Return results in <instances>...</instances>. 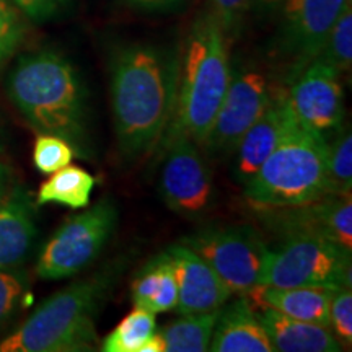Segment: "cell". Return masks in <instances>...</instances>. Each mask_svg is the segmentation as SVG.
Instances as JSON below:
<instances>
[{
  "mask_svg": "<svg viewBox=\"0 0 352 352\" xmlns=\"http://www.w3.org/2000/svg\"><path fill=\"white\" fill-rule=\"evenodd\" d=\"M272 95L267 78L258 70L232 72L226 96L202 145L212 152H235L236 144L267 108Z\"/></svg>",
  "mask_w": 352,
  "mask_h": 352,
  "instance_id": "12",
  "label": "cell"
},
{
  "mask_svg": "<svg viewBox=\"0 0 352 352\" xmlns=\"http://www.w3.org/2000/svg\"><path fill=\"white\" fill-rule=\"evenodd\" d=\"M96 184L95 176L77 165H67L50 175L36 192V204H59L70 209H83L90 204Z\"/></svg>",
  "mask_w": 352,
  "mask_h": 352,
  "instance_id": "21",
  "label": "cell"
},
{
  "mask_svg": "<svg viewBox=\"0 0 352 352\" xmlns=\"http://www.w3.org/2000/svg\"><path fill=\"white\" fill-rule=\"evenodd\" d=\"M296 121L285 90H277L261 116L250 126L235 147V173L241 183L248 182L284 138Z\"/></svg>",
  "mask_w": 352,
  "mask_h": 352,
  "instance_id": "15",
  "label": "cell"
},
{
  "mask_svg": "<svg viewBox=\"0 0 352 352\" xmlns=\"http://www.w3.org/2000/svg\"><path fill=\"white\" fill-rule=\"evenodd\" d=\"M329 329L347 349L352 346V292L351 287L334 289L329 302Z\"/></svg>",
  "mask_w": 352,
  "mask_h": 352,
  "instance_id": "29",
  "label": "cell"
},
{
  "mask_svg": "<svg viewBox=\"0 0 352 352\" xmlns=\"http://www.w3.org/2000/svg\"><path fill=\"white\" fill-rule=\"evenodd\" d=\"M36 235L32 197L23 188H15L0 201V271L21 266Z\"/></svg>",
  "mask_w": 352,
  "mask_h": 352,
  "instance_id": "17",
  "label": "cell"
},
{
  "mask_svg": "<svg viewBox=\"0 0 352 352\" xmlns=\"http://www.w3.org/2000/svg\"><path fill=\"white\" fill-rule=\"evenodd\" d=\"M209 2L223 33L228 34L236 28L245 13L252 7L253 0H209Z\"/></svg>",
  "mask_w": 352,
  "mask_h": 352,
  "instance_id": "30",
  "label": "cell"
},
{
  "mask_svg": "<svg viewBox=\"0 0 352 352\" xmlns=\"http://www.w3.org/2000/svg\"><path fill=\"white\" fill-rule=\"evenodd\" d=\"M139 352H165V344L162 336L158 334V331H155L153 336L148 338L147 341L144 342L142 347H140Z\"/></svg>",
  "mask_w": 352,
  "mask_h": 352,
  "instance_id": "33",
  "label": "cell"
},
{
  "mask_svg": "<svg viewBox=\"0 0 352 352\" xmlns=\"http://www.w3.org/2000/svg\"><path fill=\"white\" fill-rule=\"evenodd\" d=\"M219 310L182 315L178 320L165 324L158 331L162 340H164L165 352L209 351Z\"/></svg>",
  "mask_w": 352,
  "mask_h": 352,
  "instance_id": "22",
  "label": "cell"
},
{
  "mask_svg": "<svg viewBox=\"0 0 352 352\" xmlns=\"http://www.w3.org/2000/svg\"><path fill=\"white\" fill-rule=\"evenodd\" d=\"M30 292V276L20 266L0 271V328L23 305Z\"/></svg>",
  "mask_w": 352,
  "mask_h": 352,
  "instance_id": "27",
  "label": "cell"
},
{
  "mask_svg": "<svg viewBox=\"0 0 352 352\" xmlns=\"http://www.w3.org/2000/svg\"><path fill=\"white\" fill-rule=\"evenodd\" d=\"M329 195L328 142L297 120L248 182L254 208H284Z\"/></svg>",
  "mask_w": 352,
  "mask_h": 352,
  "instance_id": "5",
  "label": "cell"
},
{
  "mask_svg": "<svg viewBox=\"0 0 352 352\" xmlns=\"http://www.w3.org/2000/svg\"><path fill=\"white\" fill-rule=\"evenodd\" d=\"M333 65L340 74L351 72L352 64V8L351 3L342 12L329 30L327 41L318 54Z\"/></svg>",
  "mask_w": 352,
  "mask_h": 352,
  "instance_id": "25",
  "label": "cell"
},
{
  "mask_svg": "<svg viewBox=\"0 0 352 352\" xmlns=\"http://www.w3.org/2000/svg\"><path fill=\"white\" fill-rule=\"evenodd\" d=\"M134 307H142L153 314L176 310L178 305V283L170 254H157L140 270L131 285Z\"/></svg>",
  "mask_w": 352,
  "mask_h": 352,
  "instance_id": "20",
  "label": "cell"
},
{
  "mask_svg": "<svg viewBox=\"0 0 352 352\" xmlns=\"http://www.w3.org/2000/svg\"><path fill=\"white\" fill-rule=\"evenodd\" d=\"M274 352H340L341 342L331 329L290 318L270 307H256Z\"/></svg>",
  "mask_w": 352,
  "mask_h": 352,
  "instance_id": "18",
  "label": "cell"
},
{
  "mask_svg": "<svg viewBox=\"0 0 352 352\" xmlns=\"http://www.w3.org/2000/svg\"><path fill=\"white\" fill-rule=\"evenodd\" d=\"M12 103L38 134L63 138L87 157L88 95L77 69L59 52L21 56L7 80Z\"/></svg>",
  "mask_w": 352,
  "mask_h": 352,
  "instance_id": "2",
  "label": "cell"
},
{
  "mask_svg": "<svg viewBox=\"0 0 352 352\" xmlns=\"http://www.w3.org/2000/svg\"><path fill=\"white\" fill-rule=\"evenodd\" d=\"M166 253L173 263L178 283L176 311L179 315L219 310L230 300L232 290L209 266V263L189 246L179 241L168 246Z\"/></svg>",
  "mask_w": 352,
  "mask_h": 352,
  "instance_id": "14",
  "label": "cell"
},
{
  "mask_svg": "<svg viewBox=\"0 0 352 352\" xmlns=\"http://www.w3.org/2000/svg\"><path fill=\"white\" fill-rule=\"evenodd\" d=\"M178 64L168 52L132 44L111 64V109L120 151L139 158L155 151L173 118Z\"/></svg>",
  "mask_w": 352,
  "mask_h": 352,
  "instance_id": "1",
  "label": "cell"
},
{
  "mask_svg": "<svg viewBox=\"0 0 352 352\" xmlns=\"http://www.w3.org/2000/svg\"><path fill=\"white\" fill-rule=\"evenodd\" d=\"M351 253L318 236H287L270 250L258 285L272 287H351Z\"/></svg>",
  "mask_w": 352,
  "mask_h": 352,
  "instance_id": "6",
  "label": "cell"
},
{
  "mask_svg": "<svg viewBox=\"0 0 352 352\" xmlns=\"http://www.w3.org/2000/svg\"><path fill=\"white\" fill-rule=\"evenodd\" d=\"M259 3L264 8H276L279 3H283V0H259Z\"/></svg>",
  "mask_w": 352,
  "mask_h": 352,
  "instance_id": "35",
  "label": "cell"
},
{
  "mask_svg": "<svg viewBox=\"0 0 352 352\" xmlns=\"http://www.w3.org/2000/svg\"><path fill=\"white\" fill-rule=\"evenodd\" d=\"M212 352H274L259 321L258 310L246 296L220 307L210 340Z\"/></svg>",
  "mask_w": 352,
  "mask_h": 352,
  "instance_id": "16",
  "label": "cell"
},
{
  "mask_svg": "<svg viewBox=\"0 0 352 352\" xmlns=\"http://www.w3.org/2000/svg\"><path fill=\"white\" fill-rule=\"evenodd\" d=\"M232 78L227 38L212 12L192 23L178 64L173 118L158 147L189 139L202 147Z\"/></svg>",
  "mask_w": 352,
  "mask_h": 352,
  "instance_id": "3",
  "label": "cell"
},
{
  "mask_svg": "<svg viewBox=\"0 0 352 352\" xmlns=\"http://www.w3.org/2000/svg\"><path fill=\"white\" fill-rule=\"evenodd\" d=\"M157 331L155 314L147 308L135 307L121 323L103 340L104 352H139L148 338Z\"/></svg>",
  "mask_w": 352,
  "mask_h": 352,
  "instance_id": "23",
  "label": "cell"
},
{
  "mask_svg": "<svg viewBox=\"0 0 352 352\" xmlns=\"http://www.w3.org/2000/svg\"><path fill=\"white\" fill-rule=\"evenodd\" d=\"M26 34L23 13L10 0H0V64L15 54Z\"/></svg>",
  "mask_w": 352,
  "mask_h": 352,
  "instance_id": "28",
  "label": "cell"
},
{
  "mask_svg": "<svg viewBox=\"0 0 352 352\" xmlns=\"http://www.w3.org/2000/svg\"><path fill=\"white\" fill-rule=\"evenodd\" d=\"M3 151H6V144H3L2 135H0V153H3Z\"/></svg>",
  "mask_w": 352,
  "mask_h": 352,
  "instance_id": "36",
  "label": "cell"
},
{
  "mask_svg": "<svg viewBox=\"0 0 352 352\" xmlns=\"http://www.w3.org/2000/svg\"><path fill=\"white\" fill-rule=\"evenodd\" d=\"M217 272L232 294L248 296L259 283L270 246L246 226L210 227L182 240Z\"/></svg>",
  "mask_w": 352,
  "mask_h": 352,
  "instance_id": "8",
  "label": "cell"
},
{
  "mask_svg": "<svg viewBox=\"0 0 352 352\" xmlns=\"http://www.w3.org/2000/svg\"><path fill=\"white\" fill-rule=\"evenodd\" d=\"M26 19L46 21L54 19L69 7L70 0H10Z\"/></svg>",
  "mask_w": 352,
  "mask_h": 352,
  "instance_id": "31",
  "label": "cell"
},
{
  "mask_svg": "<svg viewBox=\"0 0 352 352\" xmlns=\"http://www.w3.org/2000/svg\"><path fill=\"white\" fill-rule=\"evenodd\" d=\"M333 290L323 287H272L256 285L248 294L254 307H270L279 314L329 328Z\"/></svg>",
  "mask_w": 352,
  "mask_h": 352,
  "instance_id": "19",
  "label": "cell"
},
{
  "mask_svg": "<svg viewBox=\"0 0 352 352\" xmlns=\"http://www.w3.org/2000/svg\"><path fill=\"white\" fill-rule=\"evenodd\" d=\"M329 195H351L352 188V135L341 127L328 140Z\"/></svg>",
  "mask_w": 352,
  "mask_h": 352,
  "instance_id": "24",
  "label": "cell"
},
{
  "mask_svg": "<svg viewBox=\"0 0 352 352\" xmlns=\"http://www.w3.org/2000/svg\"><path fill=\"white\" fill-rule=\"evenodd\" d=\"M8 183H10V168L0 162V201L7 196Z\"/></svg>",
  "mask_w": 352,
  "mask_h": 352,
  "instance_id": "34",
  "label": "cell"
},
{
  "mask_svg": "<svg viewBox=\"0 0 352 352\" xmlns=\"http://www.w3.org/2000/svg\"><path fill=\"white\" fill-rule=\"evenodd\" d=\"M116 222V206L108 197L67 220L43 246L36 276L43 280L77 276L100 256L113 236Z\"/></svg>",
  "mask_w": 352,
  "mask_h": 352,
  "instance_id": "7",
  "label": "cell"
},
{
  "mask_svg": "<svg viewBox=\"0 0 352 352\" xmlns=\"http://www.w3.org/2000/svg\"><path fill=\"white\" fill-rule=\"evenodd\" d=\"M270 230L283 239L318 236L352 252L351 195H327L320 199L284 208H254Z\"/></svg>",
  "mask_w": 352,
  "mask_h": 352,
  "instance_id": "10",
  "label": "cell"
},
{
  "mask_svg": "<svg viewBox=\"0 0 352 352\" xmlns=\"http://www.w3.org/2000/svg\"><path fill=\"white\" fill-rule=\"evenodd\" d=\"M121 266H107L44 300L15 331L0 341V352L90 351L96 340L95 318Z\"/></svg>",
  "mask_w": 352,
  "mask_h": 352,
  "instance_id": "4",
  "label": "cell"
},
{
  "mask_svg": "<svg viewBox=\"0 0 352 352\" xmlns=\"http://www.w3.org/2000/svg\"><path fill=\"white\" fill-rule=\"evenodd\" d=\"M285 96L296 120L327 142L342 127L344 91L341 74L323 57L316 56L297 70Z\"/></svg>",
  "mask_w": 352,
  "mask_h": 352,
  "instance_id": "9",
  "label": "cell"
},
{
  "mask_svg": "<svg viewBox=\"0 0 352 352\" xmlns=\"http://www.w3.org/2000/svg\"><path fill=\"white\" fill-rule=\"evenodd\" d=\"M165 162L160 173V191L165 204L175 212L195 217L212 204V171L189 139H175L164 147Z\"/></svg>",
  "mask_w": 352,
  "mask_h": 352,
  "instance_id": "11",
  "label": "cell"
},
{
  "mask_svg": "<svg viewBox=\"0 0 352 352\" xmlns=\"http://www.w3.org/2000/svg\"><path fill=\"white\" fill-rule=\"evenodd\" d=\"M74 157H77L76 148L63 138L52 134H38L34 140L33 162L34 166L44 175H51L70 165Z\"/></svg>",
  "mask_w": 352,
  "mask_h": 352,
  "instance_id": "26",
  "label": "cell"
},
{
  "mask_svg": "<svg viewBox=\"0 0 352 352\" xmlns=\"http://www.w3.org/2000/svg\"><path fill=\"white\" fill-rule=\"evenodd\" d=\"M349 0H283V43L297 70L323 50L329 30Z\"/></svg>",
  "mask_w": 352,
  "mask_h": 352,
  "instance_id": "13",
  "label": "cell"
},
{
  "mask_svg": "<svg viewBox=\"0 0 352 352\" xmlns=\"http://www.w3.org/2000/svg\"><path fill=\"white\" fill-rule=\"evenodd\" d=\"M126 2L140 10H165V8L178 6L183 0H126Z\"/></svg>",
  "mask_w": 352,
  "mask_h": 352,
  "instance_id": "32",
  "label": "cell"
}]
</instances>
